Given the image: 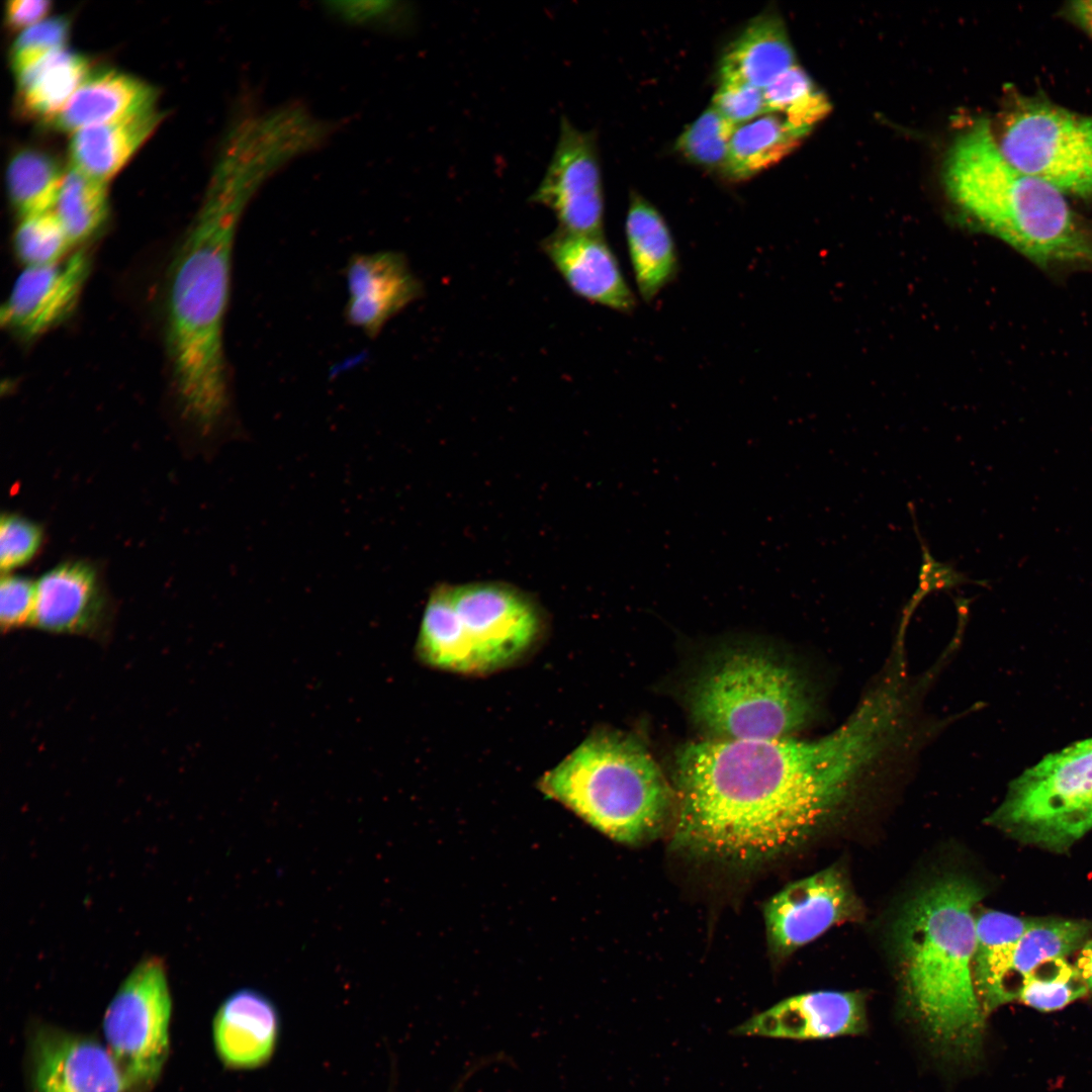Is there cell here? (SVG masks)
<instances>
[{
	"mask_svg": "<svg viewBox=\"0 0 1092 1092\" xmlns=\"http://www.w3.org/2000/svg\"><path fill=\"white\" fill-rule=\"evenodd\" d=\"M905 694L883 680L849 718L815 740L711 738L676 758L673 846L750 864L800 844L832 817L897 731Z\"/></svg>",
	"mask_w": 1092,
	"mask_h": 1092,
	"instance_id": "6da1fadb",
	"label": "cell"
},
{
	"mask_svg": "<svg viewBox=\"0 0 1092 1092\" xmlns=\"http://www.w3.org/2000/svg\"><path fill=\"white\" fill-rule=\"evenodd\" d=\"M250 202L208 183L170 269L167 343L174 385L186 418L203 433L215 429L229 407L223 324L235 238Z\"/></svg>",
	"mask_w": 1092,
	"mask_h": 1092,
	"instance_id": "7a4b0ae2",
	"label": "cell"
},
{
	"mask_svg": "<svg viewBox=\"0 0 1092 1092\" xmlns=\"http://www.w3.org/2000/svg\"><path fill=\"white\" fill-rule=\"evenodd\" d=\"M983 891L949 876L919 891L896 927L906 1005L937 1055L969 1062L981 1053L985 1013L973 979L975 908Z\"/></svg>",
	"mask_w": 1092,
	"mask_h": 1092,
	"instance_id": "3957f363",
	"label": "cell"
},
{
	"mask_svg": "<svg viewBox=\"0 0 1092 1092\" xmlns=\"http://www.w3.org/2000/svg\"><path fill=\"white\" fill-rule=\"evenodd\" d=\"M943 178L962 210L1035 264L1092 265V242L1064 194L1010 164L986 119L956 139Z\"/></svg>",
	"mask_w": 1092,
	"mask_h": 1092,
	"instance_id": "277c9868",
	"label": "cell"
},
{
	"mask_svg": "<svg viewBox=\"0 0 1092 1092\" xmlns=\"http://www.w3.org/2000/svg\"><path fill=\"white\" fill-rule=\"evenodd\" d=\"M537 786L600 832L629 845L655 837L671 804V790L650 752L615 731L585 738Z\"/></svg>",
	"mask_w": 1092,
	"mask_h": 1092,
	"instance_id": "5b68a950",
	"label": "cell"
},
{
	"mask_svg": "<svg viewBox=\"0 0 1092 1092\" xmlns=\"http://www.w3.org/2000/svg\"><path fill=\"white\" fill-rule=\"evenodd\" d=\"M541 632L539 608L508 583L439 584L429 596L415 653L432 668L487 674L525 656Z\"/></svg>",
	"mask_w": 1092,
	"mask_h": 1092,
	"instance_id": "8992f818",
	"label": "cell"
},
{
	"mask_svg": "<svg viewBox=\"0 0 1092 1092\" xmlns=\"http://www.w3.org/2000/svg\"><path fill=\"white\" fill-rule=\"evenodd\" d=\"M689 706L713 738L736 740L791 737L813 714L800 674L750 649L729 651L710 664L691 688Z\"/></svg>",
	"mask_w": 1092,
	"mask_h": 1092,
	"instance_id": "52a82bcc",
	"label": "cell"
},
{
	"mask_svg": "<svg viewBox=\"0 0 1092 1092\" xmlns=\"http://www.w3.org/2000/svg\"><path fill=\"white\" fill-rule=\"evenodd\" d=\"M987 822L1011 837L1062 852L1092 831V738L1050 754L1010 786Z\"/></svg>",
	"mask_w": 1092,
	"mask_h": 1092,
	"instance_id": "ba28073f",
	"label": "cell"
},
{
	"mask_svg": "<svg viewBox=\"0 0 1092 1092\" xmlns=\"http://www.w3.org/2000/svg\"><path fill=\"white\" fill-rule=\"evenodd\" d=\"M998 147L1025 174L1062 194L1092 197V117L1042 100L1019 101L1007 114Z\"/></svg>",
	"mask_w": 1092,
	"mask_h": 1092,
	"instance_id": "9c48e42d",
	"label": "cell"
},
{
	"mask_svg": "<svg viewBox=\"0 0 1092 1092\" xmlns=\"http://www.w3.org/2000/svg\"><path fill=\"white\" fill-rule=\"evenodd\" d=\"M171 996L161 958L143 959L122 982L103 1021L108 1050L131 1090L161 1074L169 1050Z\"/></svg>",
	"mask_w": 1092,
	"mask_h": 1092,
	"instance_id": "30bf717a",
	"label": "cell"
},
{
	"mask_svg": "<svg viewBox=\"0 0 1092 1092\" xmlns=\"http://www.w3.org/2000/svg\"><path fill=\"white\" fill-rule=\"evenodd\" d=\"M1091 934L1092 920L1041 917L1014 942L976 943L973 979L985 1015L1018 1000L1024 981L1037 967L1078 950Z\"/></svg>",
	"mask_w": 1092,
	"mask_h": 1092,
	"instance_id": "8fae6325",
	"label": "cell"
},
{
	"mask_svg": "<svg viewBox=\"0 0 1092 1092\" xmlns=\"http://www.w3.org/2000/svg\"><path fill=\"white\" fill-rule=\"evenodd\" d=\"M530 200L549 208L558 229L603 235L604 192L593 131H581L561 116L555 150Z\"/></svg>",
	"mask_w": 1092,
	"mask_h": 1092,
	"instance_id": "7c38bea8",
	"label": "cell"
},
{
	"mask_svg": "<svg viewBox=\"0 0 1092 1092\" xmlns=\"http://www.w3.org/2000/svg\"><path fill=\"white\" fill-rule=\"evenodd\" d=\"M856 900L837 868H828L786 886L764 907L769 948L787 956L831 926L856 914Z\"/></svg>",
	"mask_w": 1092,
	"mask_h": 1092,
	"instance_id": "4fadbf2b",
	"label": "cell"
},
{
	"mask_svg": "<svg viewBox=\"0 0 1092 1092\" xmlns=\"http://www.w3.org/2000/svg\"><path fill=\"white\" fill-rule=\"evenodd\" d=\"M90 262L88 252L79 250L52 265L25 267L1 307V325L26 340L56 327L76 306Z\"/></svg>",
	"mask_w": 1092,
	"mask_h": 1092,
	"instance_id": "5bb4252c",
	"label": "cell"
},
{
	"mask_svg": "<svg viewBox=\"0 0 1092 1092\" xmlns=\"http://www.w3.org/2000/svg\"><path fill=\"white\" fill-rule=\"evenodd\" d=\"M34 1092H130L112 1057L96 1040L51 1026L31 1042Z\"/></svg>",
	"mask_w": 1092,
	"mask_h": 1092,
	"instance_id": "9a60e30c",
	"label": "cell"
},
{
	"mask_svg": "<svg viewBox=\"0 0 1092 1092\" xmlns=\"http://www.w3.org/2000/svg\"><path fill=\"white\" fill-rule=\"evenodd\" d=\"M109 623L108 601L96 570L88 563H61L35 582L31 627L48 633L104 640Z\"/></svg>",
	"mask_w": 1092,
	"mask_h": 1092,
	"instance_id": "2e32d148",
	"label": "cell"
},
{
	"mask_svg": "<svg viewBox=\"0 0 1092 1092\" xmlns=\"http://www.w3.org/2000/svg\"><path fill=\"white\" fill-rule=\"evenodd\" d=\"M864 998L857 992L815 991L789 997L733 1028L735 1035L821 1039L867 1030Z\"/></svg>",
	"mask_w": 1092,
	"mask_h": 1092,
	"instance_id": "e0dca14e",
	"label": "cell"
},
{
	"mask_svg": "<svg viewBox=\"0 0 1092 1092\" xmlns=\"http://www.w3.org/2000/svg\"><path fill=\"white\" fill-rule=\"evenodd\" d=\"M346 317L369 338L421 297L422 284L404 256L395 251L356 254L346 268Z\"/></svg>",
	"mask_w": 1092,
	"mask_h": 1092,
	"instance_id": "ac0fdd59",
	"label": "cell"
},
{
	"mask_svg": "<svg viewBox=\"0 0 1092 1092\" xmlns=\"http://www.w3.org/2000/svg\"><path fill=\"white\" fill-rule=\"evenodd\" d=\"M541 246L575 294L620 312L635 308V296L603 235L573 234L557 228Z\"/></svg>",
	"mask_w": 1092,
	"mask_h": 1092,
	"instance_id": "d6986e66",
	"label": "cell"
},
{
	"mask_svg": "<svg viewBox=\"0 0 1092 1092\" xmlns=\"http://www.w3.org/2000/svg\"><path fill=\"white\" fill-rule=\"evenodd\" d=\"M279 1015L261 992L244 988L231 994L213 1020V1040L219 1059L234 1069H254L273 1055L279 1036Z\"/></svg>",
	"mask_w": 1092,
	"mask_h": 1092,
	"instance_id": "ffe728a7",
	"label": "cell"
},
{
	"mask_svg": "<svg viewBox=\"0 0 1092 1092\" xmlns=\"http://www.w3.org/2000/svg\"><path fill=\"white\" fill-rule=\"evenodd\" d=\"M155 90L115 70L90 73L51 121L58 129L81 128L127 118L154 108Z\"/></svg>",
	"mask_w": 1092,
	"mask_h": 1092,
	"instance_id": "44dd1931",
	"label": "cell"
},
{
	"mask_svg": "<svg viewBox=\"0 0 1092 1092\" xmlns=\"http://www.w3.org/2000/svg\"><path fill=\"white\" fill-rule=\"evenodd\" d=\"M797 65L783 19L772 12L754 17L724 53L719 81L765 89Z\"/></svg>",
	"mask_w": 1092,
	"mask_h": 1092,
	"instance_id": "7402d4cb",
	"label": "cell"
},
{
	"mask_svg": "<svg viewBox=\"0 0 1092 1092\" xmlns=\"http://www.w3.org/2000/svg\"><path fill=\"white\" fill-rule=\"evenodd\" d=\"M625 234L638 290L651 301L677 274L673 238L661 213L638 194L631 195Z\"/></svg>",
	"mask_w": 1092,
	"mask_h": 1092,
	"instance_id": "603a6c76",
	"label": "cell"
},
{
	"mask_svg": "<svg viewBox=\"0 0 1092 1092\" xmlns=\"http://www.w3.org/2000/svg\"><path fill=\"white\" fill-rule=\"evenodd\" d=\"M160 120L161 115L153 108L75 131L70 143L72 166L106 182L152 134Z\"/></svg>",
	"mask_w": 1092,
	"mask_h": 1092,
	"instance_id": "cb8c5ba5",
	"label": "cell"
},
{
	"mask_svg": "<svg viewBox=\"0 0 1092 1092\" xmlns=\"http://www.w3.org/2000/svg\"><path fill=\"white\" fill-rule=\"evenodd\" d=\"M808 133L774 112L737 125L723 172L734 180L748 179L791 154Z\"/></svg>",
	"mask_w": 1092,
	"mask_h": 1092,
	"instance_id": "d4e9b609",
	"label": "cell"
},
{
	"mask_svg": "<svg viewBox=\"0 0 1092 1092\" xmlns=\"http://www.w3.org/2000/svg\"><path fill=\"white\" fill-rule=\"evenodd\" d=\"M88 60L62 49L16 75L26 111L50 120L61 111L89 75Z\"/></svg>",
	"mask_w": 1092,
	"mask_h": 1092,
	"instance_id": "484cf974",
	"label": "cell"
},
{
	"mask_svg": "<svg viewBox=\"0 0 1092 1092\" xmlns=\"http://www.w3.org/2000/svg\"><path fill=\"white\" fill-rule=\"evenodd\" d=\"M64 174L48 154L25 149L16 153L7 168L10 201L21 217L54 210Z\"/></svg>",
	"mask_w": 1092,
	"mask_h": 1092,
	"instance_id": "4316f807",
	"label": "cell"
},
{
	"mask_svg": "<svg viewBox=\"0 0 1092 1092\" xmlns=\"http://www.w3.org/2000/svg\"><path fill=\"white\" fill-rule=\"evenodd\" d=\"M54 211L73 246L89 240L107 219L105 182L71 165L64 174Z\"/></svg>",
	"mask_w": 1092,
	"mask_h": 1092,
	"instance_id": "83f0119b",
	"label": "cell"
},
{
	"mask_svg": "<svg viewBox=\"0 0 1092 1092\" xmlns=\"http://www.w3.org/2000/svg\"><path fill=\"white\" fill-rule=\"evenodd\" d=\"M763 93L768 112L808 132L830 109L824 94L799 65L782 74Z\"/></svg>",
	"mask_w": 1092,
	"mask_h": 1092,
	"instance_id": "f1b7e54d",
	"label": "cell"
},
{
	"mask_svg": "<svg viewBox=\"0 0 1092 1092\" xmlns=\"http://www.w3.org/2000/svg\"><path fill=\"white\" fill-rule=\"evenodd\" d=\"M1088 988L1074 964L1057 958L1037 967L1024 981L1018 1000L1038 1011L1064 1008L1085 996Z\"/></svg>",
	"mask_w": 1092,
	"mask_h": 1092,
	"instance_id": "f546056e",
	"label": "cell"
},
{
	"mask_svg": "<svg viewBox=\"0 0 1092 1092\" xmlns=\"http://www.w3.org/2000/svg\"><path fill=\"white\" fill-rule=\"evenodd\" d=\"M735 127L710 106L679 134L675 150L695 165L724 171Z\"/></svg>",
	"mask_w": 1092,
	"mask_h": 1092,
	"instance_id": "4dcf8cb0",
	"label": "cell"
},
{
	"mask_svg": "<svg viewBox=\"0 0 1092 1092\" xmlns=\"http://www.w3.org/2000/svg\"><path fill=\"white\" fill-rule=\"evenodd\" d=\"M13 245L25 267L55 264L66 258L73 247L54 210L21 217Z\"/></svg>",
	"mask_w": 1092,
	"mask_h": 1092,
	"instance_id": "1f68e13d",
	"label": "cell"
},
{
	"mask_svg": "<svg viewBox=\"0 0 1092 1092\" xmlns=\"http://www.w3.org/2000/svg\"><path fill=\"white\" fill-rule=\"evenodd\" d=\"M327 13L348 26L375 31H400L411 23L413 11L400 1H329Z\"/></svg>",
	"mask_w": 1092,
	"mask_h": 1092,
	"instance_id": "d6a6232c",
	"label": "cell"
},
{
	"mask_svg": "<svg viewBox=\"0 0 1092 1092\" xmlns=\"http://www.w3.org/2000/svg\"><path fill=\"white\" fill-rule=\"evenodd\" d=\"M913 520V528L921 548V564L918 573V585L908 604L905 607L902 625L905 626L910 616L921 601L933 592L948 590L966 583L987 585L986 581H978L970 578L966 573L959 571L952 564L935 559L930 552L928 544L920 534L915 511L909 504Z\"/></svg>",
	"mask_w": 1092,
	"mask_h": 1092,
	"instance_id": "836d02e7",
	"label": "cell"
},
{
	"mask_svg": "<svg viewBox=\"0 0 1092 1092\" xmlns=\"http://www.w3.org/2000/svg\"><path fill=\"white\" fill-rule=\"evenodd\" d=\"M69 22L65 17L46 18L25 29L16 37L10 52L15 75L31 67L46 56L65 49Z\"/></svg>",
	"mask_w": 1092,
	"mask_h": 1092,
	"instance_id": "e575fe53",
	"label": "cell"
},
{
	"mask_svg": "<svg viewBox=\"0 0 1092 1092\" xmlns=\"http://www.w3.org/2000/svg\"><path fill=\"white\" fill-rule=\"evenodd\" d=\"M38 525L14 514H6L0 522V566L9 572L27 563L41 544Z\"/></svg>",
	"mask_w": 1092,
	"mask_h": 1092,
	"instance_id": "d590c367",
	"label": "cell"
},
{
	"mask_svg": "<svg viewBox=\"0 0 1092 1092\" xmlns=\"http://www.w3.org/2000/svg\"><path fill=\"white\" fill-rule=\"evenodd\" d=\"M711 106L736 126L768 113L763 90L738 81H720Z\"/></svg>",
	"mask_w": 1092,
	"mask_h": 1092,
	"instance_id": "8d00e7d4",
	"label": "cell"
},
{
	"mask_svg": "<svg viewBox=\"0 0 1092 1092\" xmlns=\"http://www.w3.org/2000/svg\"><path fill=\"white\" fill-rule=\"evenodd\" d=\"M35 607V583L4 573L0 581V625L2 632L31 626Z\"/></svg>",
	"mask_w": 1092,
	"mask_h": 1092,
	"instance_id": "74e56055",
	"label": "cell"
},
{
	"mask_svg": "<svg viewBox=\"0 0 1092 1092\" xmlns=\"http://www.w3.org/2000/svg\"><path fill=\"white\" fill-rule=\"evenodd\" d=\"M50 10L47 0H12L6 4L5 18L9 26L25 29L43 20Z\"/></svg>",
	"mask_w": 1092,
	"mask_h": 1092,
	"instance_id": "f35d334b",
	"label": "cell"
},
{
	"mask_svg": "<svg viewBox=\"0 0 1092 1092\" xmlns=\"http://www.w3.org/2000/svg\"><path fill=\"white\" fill-rule=\"evenodd\" d=\"M1075 967L1082 976L1089 992H1092V937L1078 949Z\"/></svg>",
	"mask_w": 1092,
	"mask_h": 1092,
	"instance_id": "ab89813d",
	"label": "cell"
},
{
	"mask_svg": "<svg viewBox=\"0 0 1092 1092\" xmlns=\"http://www.w3.org/2000/svg\"><path fill=\"white\" fill-rule=\"evenodd\" d=\"M1071 11L1076 20L1092 34V0L1073 2Z\"/></svg>",
	"mask_w": 1092,
	"mask_h": 1092,
	"instance_id": "60d3db41",
	"label": "cell"
}]
</instances>
